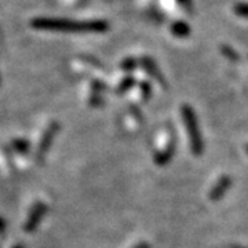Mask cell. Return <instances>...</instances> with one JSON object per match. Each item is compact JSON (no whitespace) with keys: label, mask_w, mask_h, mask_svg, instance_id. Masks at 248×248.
Instances as JSON below:
<instances>
[{"label":"cell","mask_w":248,"mask_h":248,"mask_svg":"<svg viewBox=\"0 0 248 248\" xmlns=\"http://www.w3.org/2000/svg\"><path fill=\"white\" fill-rule=\"evenodd\" d=\"M31 25L36 29L62 32H102L108 28L105 21H71L60 18H35Z\"/></svg>","instance_id":"1"},{"label":"cell","mask_w":248,"mask_h":248,"mask_svg":"<svg viewBox=\"0 0 248 248\" xmlns=\"http://www.w3.org/2000/svg\"><path fill=\"white\" fill-rule=\"evenodd\" d=\"M236 13H239L241 16H248V6H237Z\"/></svg>","instance_id":"2"},{"label":"cell","mask_w":248,"mask_h":248,"mask_svg":"<svg viewBox=\"0 0 248 248\" xmlns=\"http://www.w3.org/2000/svg\"><path fill=\"white\" fill-rule=\"evenodd\" d=\"M65 3H66L68 6H76V4L83 3V0H65Z\"/></svg>","instance_id":"3"}]
</instances>
